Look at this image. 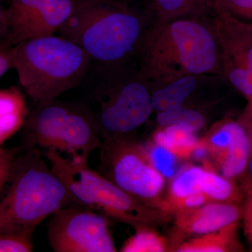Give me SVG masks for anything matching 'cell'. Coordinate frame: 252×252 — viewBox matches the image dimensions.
Returning a JSON list of instances; mask_svg holds the SVG:
<instances>
[{"mask_svg":"<svg viewBox=\"0 0 252 252\" xmlns=\"http://www.w3.org/2000/svg\"><path fill=\"white\" fill-rule=\"evenodd\" d=\"M137 61L150 84H165L188 75L222 76L220 48L201 19L154 21L144 36Z\"/></svg>","mask_w":252,"mask_h":252,"instance_id":"cell-1","label":"cell"},{"mask_svg":"<svg viewBox=\"0 0 252 252\" xmlns=\"http://www.w3.org/2000/svg\"><path fill=\"white\" fill-rule=\"evenodd\" d=\"M154 15L142 13L117 0H76L59 35L75 43L94 63L121 64L137 61Z\"/></svg>","mask_w":252,"mask_h":252,"instance_id":"cell-2","label":"cell"},{"mask_svg":"<svg viewBox=\"0 0 252 252\" xmlns=\"http://www.w3.org/2000/svg\"><path fill=\"white\" fill-rule=\"evenodd\" d=\"M79 87V102L90 112L102 140L132 133L153 112L150 84L137 61L94 63Z\"/></svg>","mask_w":252,"mask_h":252,"instance_id":"cell-3","label":"cell"},{"mask_svg":"<svg viewBox=\"0 0 252 252\" xmlns=\"http://www.w3.org/2000/svg\"><path fill=\"white\" fill-rule=\"evenodd\" d=\"M8 185L9 189L0 203V234L34 233L49 215L79 204L52 169L48 167L39 147L22 149L14 162Z\"/></svg>","mask_w":252,"mask_h":252,"instance_id":"cell-4","label":"cell"},{"mask_svg":"<svg viewBox=\"0 0 252 252\" xmlns=\"http://www.w3.org/2000/svg\"><path fill=\"white\" fill-rule=\"evenodd\" d=\"M94 61L80 46L59 35L18 44V81L33 104H44L81 85Z\"/></svg>","mask_w":252,"mask_h":252,"instance_id":"cell-5","label":"cell"},{"mask_svg":"<svg viewBox=\"0 0 252 252\" xmlns=\"http://www.w3.org/2000/svg\"><path fill=\"white\" fill-rule=\"evenodd\" d=\"M44 154L53 171L81 205L137 230L149 228L158 220L156 208L91 170L88 160L63 157L56 149Z\"/></svg>","mask_w":252,"mask_h":252,"instance_id":"cell-6","label":"cell"},{"mask_svg":"<svg viewBox=\"0 0 252 252\" xmlns=\"http://www.w3.org/2000/svg\"><path fill=\"white\" fill-rule=\"evenodd\" d=\"M102 137L88 109L80 102L56 99L33 104L22 127L21 147H41L65 152L71 158L89 160L100 149Z\"/></svg>","mask_w":252,"mask_h":252,"instance_id":"cell-7","label":"cell"},{"mask_svg":"<svg viewBox=\"0 0 252 252\" xmlns=\"http://www.w3.org/2000/svg\"><path fill=\"white\" fill-rule=\"evenodd\" d=\"M128 135L102 140L97 172L147 205L162 207L165 178L149 161L144 146Z\"/></svg>","mask_w":252,"mask_h":252,"instance_id":"cell-8","label":"cell"},{"mask_svg":"<svg viewBox=\"0 0 252 252\" xmlns=\"http://www.w3.org/2000/svg\"><path fill=\"white\" fill-rule=\"evenodd\" d=\"M201 20L218 44L223 79L252 102V23L232 16L217 0Z\"/></svg>","mask_w":252,"mask_h":252,"instance_id":"cell-9","label":"cell"},{"mask_svg":"<svg viewBox=\"0 0 252 252\" xmlns=\"http://www.w3.org/2000/svg\"><path fill=\"white\" fill-rule=\"evenodd\" d=\"M108 218L80 204L61 209L48 223L50 246L56 252H117Z\"/></svg>","mask_w":252,"mask_h":252,"instance_id":"cell-10","label":"cell"},{"mask_svg":"<svg viewBox=\"0 0 252 252\" xmlns=\"http://www.w3.org/2000/svg\"><path fill=\"white\" fill-rule=\"evenodd\" d=\"M0 11V44L55 35L67 21L76 0H8Z\"/></svg>","mask_w":252,"mask_h":252,"instance_id":"cell-11","label":"cell"},{"mask_svg":"<svg viewBox=\"0 0 252 252\" xmlns=\"http://www.w3.org/2000/svg\"><path fill=\"white\" fill-rule=\"evenodd\" d=\"M182 214L177 224L196 234H208L236 224L241 216L238 207L228 204H208Z\"/></svg>","mask_w":252,"mask_h":252,"instance_id":"cell-12","label":"cell"},{"mask_svg":"<svg viewBox=\"0 0 252 252\" xmlns=\"http://www.w3.org/2000/svg\"><path fill=\"white\" fill-rule=\"evenodd\" d=\"M206 75H188L165 84H150L153 111L164 112L184 107Z\"/></svg>","mask_w":252,"mask_h":252,"instance_id":"cell-13","label":"cell"},{"mask_svg":"<svg viewBox=\"0 0 252 252\" xmlns=\"http://www.w3.org/2000/svg\"><path fill=\"white\" fill-rule=\"evenodd\" d=\"M29 109L26 96L16 86L0 91V144L22 129Z\"/></svg>","mask_w":252,"mask_h":252,"instance_id":"cell-14","label":"cell"},{"mask_svg":"<svg viewBox=\"0 0 252 252\" xmlns=\"http://www.w3.org/2000/svg\"><path fill=\"white\" fill-rule=\"evenodd\" d=\"M216 0H152L154 22L182 18L201 19L212 11Z\"/></svg>","mask_w":252,"mask_h":252,"instance_id":"cell-15","label":"cell"},{"mask_svg":"<svg viewBox=\"0 0 252 252\" xmlns=\"http://www.w3.org/2000/svg\"><path fill=\"white\" fill-rule=\"evenodd\" d=\"M252 152V141L240 123L233 122V137L224 152L221 172L226 178L236 177L248 167Z\"/></svg>","mask_w":252,"mask_h":252,"instance_id":"cell-16","label":"cell"},{"mask_svg":"<svg viewBox=\"0 0 252 252\" xmlns=\"http://www.w3.org/2000/svg\"><path fill=\"white\" fill-rule=\"evenodd\" d=\"M194 133L193 131L185 126H169L157 131L152 140L168 149L177 157H185L191 154L198 144Z\"/></svg>","mask_w":252,"mask_h":252,"instance_id":"cell-17","label":"cell"},{"mask_svg":"<svg viewBox=\"0 0 252 252\" xmlns=\"http://www.w3.org/2000/svg\"><path fill=\"white\" fill-rule=\"evenodd\" d=\"M209 171L199 167H189L179 172L170 186V195L178 205L182 200L194 193L205 195Z\"/></svg>","mask_w":252,"mask_h":252,"instance_id":"cell-18","label":"cell"},{"mask_svg":"<svg viewBox=\"0 0 252 252\" xmlns=\"http://www.w3.org/2000/svg\"><path fill=\"white\" fill-rule=\"evenodd\" d=\"M236 224L208 233L198 239L183 244L177 251L180 252H221L228 251L235 243Z\"/></svg>","mask_w":252,"mask_h":252,"instance_id":"cell-19","label":"cell"},{"mask_svg":"<svg viewBox=\"0 0 252 252\" xmlns=\"http://www.w3.org/2000/svg\"><path fill=\"white\" fill-rule=\"evenodd\" d=\"M157 121L158 126L162 127L180 125L194 132L200 130L205 124V119L200 112L185 107L158 112Z\"/></svg>","mask_w":252,"mask_h":252,"instance_id":"cell-20","label":"cell"},{"mask_svg":"<svg viewBox=\"0 0 252 252\" xmlns=\"http://www.w3.org/2000/svg\"><path fill=\"white\" fill-rule=\"evenodd\" d=\"M166 250L162 237L149 228L137 230V233L123 245V252H160Z\"/></svg>","mask_w":252,"mask_h":252,"instance_id":"cell-21","label":"cell"},{"mask_svg":"<svg viewBox=\"0 0 252 252\" xmlns=\"http://www.w3.org/2000/svg\"><path fill=\"white\" fill-rule=\"evenodd\" d=\"M149 161L164 178H171L177 175V156L168 149L152 140L144 146Z\"/></svg>","mask_w":252,"mask_h":252,"instance_id":"cell-22","label":"cell"},{"mask_svg":"<svg viewBox=\"0 0 252 252\" xmlns=\"http://www.w3.org/2000/svg\"><path fill=\"white\" fill-rule=\"evenodd\" d=\"M32 232L16 231L0 234V252L33 251Z\"/></svg>","mask_w":252,"mask_h":252,"instance_id":"cell-23","label":"cell"},{"mask_svg":"<svg viewBox=\"0 0 252 252\" xmlns=\"http://www.w3.org/2000/svg\"><path fill=\"white\" fill-rule=\"evenodd\" d=\"M21 146L0 149V190L2 191L9 183L10 176L18 156L22 151Z\"/></svg>","mask_w":252,"mask_h":252,"instance_id":"cell-24","label":"cell"},{"mask_svg":"<svg viewBox=\"0 0 252 252\" xmlns=\"http://www.w3.org/2000/svg\"><path fill=\"white\" fill-rule=\"evenodd\" d=\"M232 16L243 22L252 23V0H217Z\"/></svg>","mask_w":252,"mask_h":252,"instance_id":"cell-25","label":"cell"},{"mask_svg":"<svg viewBox=\"0 0 252 252\" xmlns=\"http://www.w3.org/2000/svg\"><path fill=\"white\" fill-rule=\"evenodd\" d=\"M18 52V44H0V77L2 78L8 71L16 68Z\"/></svg>","mask_w":252,"mask_h":252,"instance_id":"cell-26","label":"cell"},{"mask_svg":"<svg viewBox=\"0 0 252 252\" xmlns=\"http://www.w3.org/2000/svg\"><path fill=\"white\" fill-rule=\"evenodd\" d=\"M207 199L208 198L204 193H194L184 199L177 205L183 208L191 210L203 206L204 204L206 203Z\"/></svg>","mask_w":252,"mask_h":252,"instance_id":"cell-27","label":"cell"},{"mask_svg":"<svg viewBox=\"0 0 252 252\" xmlns=\"http://www.w3.org/2000/svg\"><path fill=\"white\" fill-rule=\"evenodd\" d=\"M244 225L247 236L252 241V193L249 197L244 211Z\"/></svg>","mask_w":252,"mask_h":252,"instance_id":"cell-28","label":"cell"},{"mask_svg":"<svg viewBox=\"0 0 252 252\" xmlns=\"http://www.w3.org/2000/svg\"><path fill=\"white\" fill-rule=\"evenodd\" d=\"M209 148L205 143L199 144L192 152V155L197 160H203L208 154Z\"/></svg>","mask_w":252,"mask_h":252,"instance_id":"cell-29","label":"cell"},{"mask_svg":"<svg viewBox=\"0 0 252 252\" xmlns=\"http://www.w3.org/2000/svg\"><path fill=\"white\" fill-rule=\"evenodd\" d=\"M249 170H250V174L252 175V152L251 157H250V161H249Z\"/></svg>","mask_w":252,"mask_h":252,"instance_id":"cell-30","label":"cell"},{"mask_svg":"<svg viewBox=\"0 0 252 252\" xmlns=\"http://www.w3.org/2000/svg\"><path fill=\"white\" fill-rule=\"evenodd\" d=\"M7 1H8V0H7Z\"/></svg>","mask_w":252,"mask_h":252,"instance_id":"cell-31","label":"cell"}]
</instances>
